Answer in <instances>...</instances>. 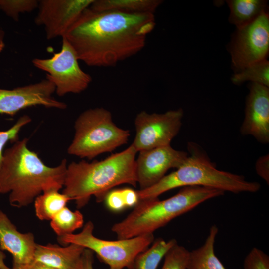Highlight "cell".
<instances>
[{"label": "cell", "mask_w": 269, "mask_h": 269, "mask_svg": "<svg viewBox=\"0 0 269 269\" xmlns=\"http://www.w3.org/2000/svg\"><path fill=\"white\" fill-rule=\"evenodd\" d=\"M62 39L59 52L50 58H34L32 63L47 73L46 78L54 84L59 96L80 93L88 87L92 77L80 68L76 53L66 38Z\"/></svg>", "instance_id": "obj_8"}, {"label": "cell", "mask_w": 269, "mask_h": 269, "mask_svg": "<svg viewBox=\"0 0 269 269\" xmlns=\"http://www.w3.org/2000/svg\"><path fill=\"white\" fill-rule=\"evenodd\" d=\"M85 249L75 244L66 247L37 244L32 262L58 269H74Z\"/></svg>", "instance_id": "obj_16"}, {"label": "cell", "mask_w": 269, "mask_h": 269, "mask_svg": "<svg viewBox=\"0 0 269 269\" xmlns=\"http://www.w3.org/2000/svg\"><path fill=\"white\" fill-rule=\"evenodd\" d=\"M94 0H40L35 23L42 25L46 38L63 37Z\"/></svg>", "instance_id": "obj_12"}, {"label": "cell", "mask_w": 269, "mask_h": 269, "mask_svg": "<svg viewBox=\"0 0 269 269\" xmlns=\"http://www.w3.org/2000/svg\"><path fill=\"white\" fill-rule=\"evenodd\" d=\"M187 148L188 157L176 170L153 186L137 190L139 200L158 198L170 190L186 186L210 187L234 193H255L260 190L257 182L247 181L242 175L217 169L197 144L189 142Z\"/></svg>", "instance_id": "obj_5"}, {"label": "cell", "mask_w": 269, "mask_h": 269, "mask_svg": "<svg viewBox=\"0 0 269 269\" xmlns=\"http://www.w3.org/2000/svg\"><path fill=\"white\" fill-rule=\"evenodd\" d=\"M136 159L137 183L139 190L148 188L159 181L171 168L180 166L188 156L171 145L138 152Z\"/></svg>", "instance_id": "obj_13"}, {"label": "cell", "mask_w": 269, "mask_h": 269, "mask_svg": "<svg viewBox=\"0 0 269 269\" xmlns=\"http://www.w3.org/2000/svg\"><path fill=\"white\" fill-rule=\"evenodd\" d=\"M4 31L0 26V53L1 52L5 47Z\"/></svg>", "instance_id": "obj_34"}, {"label": "cell", "mask_w": 269, "mask_h": 269, "mask_svg": "<svg viewBox=\"0 0 269 269\" xmlns=\"http://www.w3.org/2000/svg\"><path fill=\"white\" fill-rule=\"evenodd\" d=\"M155 25L154 14L98 12L88 7L63 37L79 61L89 66L111 67L142 50Z\"/></svg>", "instance_id": "obj_1"}, {"label": "cell", "mask_w": 269, "mask_h": 269, "mask_svg": "<svg viewBox=\"0 0 269 269\" xmlns=\"http://www.w3.org/2000/svg\"><path fill=\"white\" fill-rule=\"evenodd\" d=\"M183 115L181 108L164 113L142 111L134 120L136 134L131 144L137 152L170 145L180 131Z\"/></svg>", "instance_id": "obj_9"}, {"label": "cell", "mask_w": 269, "mask_h": 269, "mask_svg": "<svg viewBox=\"0 0 269 269\" xmlns=\"http://www.w3.org/2000/svg\"><path fill=\"white\" fill-rule=\"evenodd\" d=\"M54 92V84L46 78L13 89H0V114L13 116L22 109L36 106L65 109L66 104L56 99Z\"/></svg>", "instance_id": "obj_11"}, {"label": "cell", "mask_w": 269, "mask_h": 269, "mask_svg": "<svg viewBox=\"0 0 269 269\" xmlns=\"http://www.w3.org/2000/svg\"><path fill=\"white\" fill-rule=\"evenodd\" d=\"M229 50L235 72L267 59L269 51V15L262 14L250 24L237 29Z\"/></svg>", "instance_id": "obj_10"}, {"label": "cell", "mask_w": 269, "mask_h": 269, "mask_svg": "<svg viewBox=\"0 0 269 269\" xmlns=\"http://www.w3.org/2000/svg\"><path fill=\"white\" fill-rule=\"evenodd\" d=\"M224 193L210 187L186 186L163 200L158 198L139 200L133 211L123 220L115 223L111 230L118 239L153 234L174 218Z\"/></svg>", "instance_id": "obj_4"}, {"label": "cell", "mask_w": 269, "mask_h": 269, "mask_svg": "<svg viewBox=\"0 0 269 269\" xmlns=\"http://www.w3.org/2000/svg\"><path fill=\"white\" fill-rule=\"evenodd\" d=\"M131 144L124 150L101 161L82 160L67 165L63 193L75 201L77 208L85 206L91 196L104 201L107 194L119 185L136 187V155Z\"/></svg>", "instance_id": "obj_3"}, {"label": "cell", "mask_w": 269, "mask_h": 269, "mask_svg": "<svg viewBox=\"0 0 269 269\" xmlns=\"http://www.w3.org/2000/svg\"><path fill=\"white\" fill-rule=\"evenodd\" d=\"M161 0H94L89 8L95 11H117L127 13H152Z\"/></svg>", "instance_id": "obj_19"}, {"label": "cell", "mask_w": 269, "mask_h": 269, "mask_svg": "<svg viewBox=\"0 0 269 269\" xmlns=\"http://www.w3.org/2000/svg\"><path fill=\"white\" fill-rule=\"evenodd\" d=\"M74 129L67 152L89 160L127 143L130 135L129 131L118 127L111 112L102 107L83 112L75 122Z\"/></svg>", "instance_id": "obj_6"}, {"label": "cell", "mask_w": 269, "mask_h": 269, "mask_svg": "<svg viewBox=\"0 0 269 269\" xmlns=\"http://www.w3.org/2000/svg\"><path fill=\"white\" fill-rule=\"evenodd\" d=\"M31 118L25 115L20 117L16 122L9 129L5 131H0V169L3 160L4 147L8 142L17 141L19 134L21 129L26 125L30 123Z\"/></svg>", "instance_id": "obj_26"}, {"label": "cell", "mask_w": 269, "mask_h": 269, "mask_svg": "<svg viewBox=\"0 0 269 269\" xmlns=\"http://www.w3.org/2000/svg\"><path fill=\"white\" fill-rule=\"evenodd\" d=\"M94 225L91 221L77 234L59 236L58 240L64 245L75 244L95 253L108 269H128L136 256L148 248L154 240L153 234L125 239L107 240L95 237Z\"/></svg>", "instance_id": "obj_7"}, {"label": "cell", "mask_w": 269, "mask_h": 269, "mask_svg": "<svg viewBox=\"0 0 269 269\" xmlns=\"http://www.w3.org/2000/svg\"><path fill=\"white\" fill-rule=\"evenodd\" d=\"M229 22L237 29L252 23L262 14L268 11V2L264 0H228Z\"/></svg>", "instance_id": "obj_18"}, {"label": "cell", "mask_w": 269, "mask_h": 269, "mask_svg": "<svg viewBox=\"0 0 269 269\" xmlns=\"http://www.w3.org/2000/svg\"><path fill=\"white\" fill-rule=\"evenodd\" d=\"M11 269H30L27 266H12Z\"/></svg>", "instance_id": "obj_35"}, {"label": "cell", "mask_w": 269, "mask_h": 269, "mask_svg": "<svg viewBox=\"0 0 269 269\" xmlns=\"http://www.w3.org/2000/svg\"><path fill=\"white\" fill-rule=\"evenodd\" d=\"M28 139L18 140L3 152L0 169V193H9L10 204L28 205L41 193L64 187L67 160L55 167L45 165L27 146Z\"/></svg>", "instance_id": "obj_2"}, {"label": "cell", "mask_w": 269, "mask_h": 269, "mask_svg": "<svg viewBox=\"0 0 269 269\" xmlns=\"http://www.w3.org/2000/svg\"><path fill=\"white\" fill-rule=\"evenodd\" d=\"M189 253L184 247L176 244L165 254L161 269H186Z\"/></svg>", "instance_id": "obj_25"}, {"label": "cell", "mask_w": 269, "mask_h": 269, "mask_svg": "<svg viewBox=\"0 0 269 269\" xmlns=\"http://www.w3.org/2000/svg\"><path fill=\"white\" fill-rule=\"evenodd\" d=\"M83 223V216L79 211H72L66 206L52 218L50 225L59 237L72 234L81 228Z\"/></svg>", "instance_id": "obj_22"}, {"label": "cell", "mask_w": 269, "mask_h": 269, "mask_svg": "<svg viewBox=\"0 0 269 269\" xmlns=\"http://www.w3.org/2000/svg\"><path fill=\"white\" fill-rule=\"evenodd\" d=\"M177 243L175 239L165 241L157 238L136 256L128 269H156L167 252Z\"/></svg>", "instance_id": "obj_20"}, {"label": "cell", "mask_w": 269, "mask_h": 269, "mask_svg": "<svg viewBox=\"0 0 269 269\" xmlns=\"http://www.w3.org/2000/svg\"><path fill=\"white\" fill-rule=\"evenodd\" d=\"M231 81L237 85L249 81L269 87V61L263 60L235 72L231 77Z\"/></svg>", "instance_id": "obj_23"}, {"label": "cell", "mask_w": 269, "mask_h": 269, "mask_svg": "<svg viewBox=\"0 0 269 269\" xmlns=\"http://www.w3.org/2000/svg\"><path fill=\"white\" fill-rule=\"evenodd\" d=\"M244 135H251L263 144L269 142V89L252 83L246 101L245 118L240 128Z\"/></svg>", "instance_id": "obj_14"}, {"label": "cell", "mask_w": 269, "mask_h": 269, "mask_svg": "<svg viewBox=\"0 0 269 269\" xmlns=\"http://www.w3.org/2000/svg\"><path fill=\"white\" fill-rule=\"evenodd\" d=\"M104 201L111 211L119 212L126 208L121 189L110 190L106 195Z\"/></svg>", "instance_id": "obj_28"}, {"label": "cell", "mask_w": 269, "mask_h": 269, "mask_svg": "<svg viewBox=\"0 0 269 269\" xmlns=\"http://www.w3.org/2000/svg\"><path fill=\"white\" fill-rule=\"evenodd\" d=\"M93 265V252L85 249L74 269H94Z\"/></svg>", "instance_id": "obj_30"}, {"label": "cell", "mask_w": 269, "mask_h": 269, "mask_svg": "<svg viewBox=\"0 0 269 269\" xmlns=\"http://www.w3.org/2000/svg\"><path fill=\"white\" fill-rule=\"evenodd\" d=\"M218 232L212 225L203 245L189 251L186 269H226L214 252V244Z\"/></svg>", "instance_id": "obj_17"}, {"label": "cell", "mask_w": 269, "mask_h": 269, "mask_svg": "<svg viewBox=\"0 0 269 269\" xmlns=\"http://www.w3.org/2000/svg\"><path fill=\"white\" fill-rule=\"evenodd\" d=\"M28 266L30 269H58L35 262L31 263L30 265H28Z\"/></svg>", "instance_id": "obj_32"}, {"label": "cell", "mask_w": 269, "mask_h": 269, "mask_svg": "<svg viewBox=\"0 0 269 269\" xmlns=\"http://www.w3.org/2000/svg\"><path fill=\"white\" fill-rule=\"evenodd\" d=\"M37 0H0V10L15 21H18L20 14L31 12L38 8Z\"/></svg>", "instance_id": "obj_24"}, {"label": "cell", "mask_w": 269, "mask_h": 269, "mask_svg": "<svg viewBox=\"0 0 269 269\" xmlns=\"http://www.w3.org/2000/svg\"><path fill=\"white\" fill-rule=\"evenodd\" d=\"M121 190L126 208L134 207L139 200L137 191L130 188H122Z\"/></svg>", "instance_id": "obj_31"}, {"label": "cell", "mask_w": 269, "mask_h": 269, "mask_svg": "<svg viewBox=\"0 0 269 269\" xmlns=\"http://www.w3.org/2000/svg\"><path fill=\"white\" fill-rule=\"evenodd\" d=\"M5 255L2 250L0 249V269H11L4 262Z\"/></svg>", "instance_id": "obj_33"}, {"label": "cell", "mask_w": 269, "mask_h": 269, "mask_svg": "<svg viewBox=\"0 0 269 269\" xmlns=\"http://www.w3.org/2000/svg\"><path fill=\"white\" fill-rule=\"evenodd\" d=\"M243 269H269V257L258 248H253L245 257Z\"/></svg>", "instance_id": "obj_27"}, {"label": "cell", "mask_w": 269, "mask_h": 269, "mask_svg": "<svg viewBox=\"0 0 269 269\" xmlns=\"http://www.w3.org/2000/svg\"><path fill=\"white\" fill-rule=\"evenodd\" d=\"M36 245L32 233L19 232L6 214L0 210V249L11 253L12 266L30 265L33 261Z\"/></svg>", "instance_id": "obj_15"}, {"label": "cell", "mask_w": 269, "mask_h": 269, "mask_svg": "<svg viewBox=\"0 0 269 269\" xmlns=\"http://www.w3.org/2000/svg\"></svg>", "instance_id": "obj_36"}, {"label": "cell", "mask_w": 269, "mask_h": 269, "mask_svg": "<svg viewBox=\"0 0 269 269\" xmlns=\"http://www.w3.org/2000/svg\"><path fill=\"white\" fill-rule=\"evenodd\" d=\"M71 199L56 190L44 191L34 200L36 216L41 220H51Z\"/></svg>", "instance_id": "obj_21"}, {"label": "cell", "mask_w": 269, "mask_h": 269, "mask_svg": "<svg viewBox=\"0 0 269 269\" xmlns=\"http://www.w3.org/2000/svg\"><path fill=\"white\" fill-rule=\"evenodd\" d=\"M257 174L269 185V157L265 155L258 158L255 164Z\"/></svg>", "instance_id": "obj_29"}]
</instances>
